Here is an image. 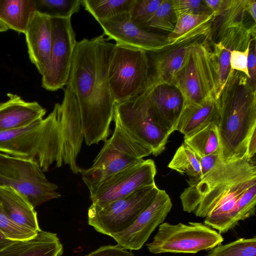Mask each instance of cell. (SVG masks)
<instances>
[{"label":"cell","instance_id":"obj_1","mask_svg":"<svg viewBox=\"0 0 256 256\" xmlns=\"http://www.w3.org/2000/svg\"><path fill=\"white\" fill-rule=\"evenodd\" d=\"M104 36L77 42L66 84L78 102L87 146L105 142L114 120L108 69L114 44Z\"/></svg>","mask_w":256,"mask_h":256},{"label":"cell","instance_id":"obj_2","mask_svg":"<svg viewBox=\"0 0 256 256\" xmlns=\"http://www.w3.org/2000/svg\"><path fill=\"white\" fill-rule=\"evenodd\" d=\"M188 183L180 196L183 210L205 218V224L225 233L238 202L256 185V158L220 161L200 178L190 179Z\"/></svg>","mask_w":256,"mask_h":256},{"label":"cell","instance_id":"obj_3","mask_svg":"<svg viewBox=\"0 0 256 256\" xmlns=\"http://www.w3.org/2000/svg\"><path fill=\"white\" fill-rule=\"evenodd\" d=\"M216 102L220 160L246 158L249 140L256 132V87L243 73L231 69Z\"/></svg>","mask_w":256,"mask_h":256},{"label":"cell","instance_id":"obj_4","mask_svg":"<svg viewBox=\"0 0 256 256\" xmlns=\"http://www.w3.org/2000/svg\"><path fill=\"white\" fill-rule=\"evenodd\" d=\"M60 104L45 118L14 130L0 132V152L30 160L44 172L64 164Z\"/></svg>","mask_w":256,"mask_h":256},{"label":"cell","instance_id":"obj_5","mask_svg":"<svg viewBox=\"0 0 256 256\" xmlns=\"http://www.w3.org/2000/svg\"><path fill=\"white\" fill-rule=\"evenodd\" d=\"M152 154V150L115 122L112 136L105 141L93 164L80 173L89 190L106 178Z\"/></svg>","mask_w":256,"mask_h":256},{"label":"cell","instance_id":"obj_6","mask_svg":"<svg viewBox=\"0 0 256 256\" xmlns=\"http://www.w3.org/2000/svg\"><path fill=\"white\" fill-rule=\"evenodd\" d=\"M218 62L208 42L196 46L187 56L172 85L180 92L183 106L216 98Z\"/></svg>","mask_w":256,"mask_h":256},{"label":"cell","instance_id":"obj_7","mask_svg":"<svg viewBox=\"0 0 256 256\" xmlns=\"http://www.w3.org/2000/svg\"><path fill=\"white\" fill-rule=\"evenodd\" d=\"M212 21L198 26L163 46L158 51L146 52L149 74L140 93L146 92L162 84L172 85L187 56L197 45L211 38Z\"/></svg>","mask_w":256,"mask_h":256},{"label":"cell","instance_id":"obj_8","mask_svg":"<svg viewBox=\"0 0 256 256\" xmlns=\"http://www.w3.org/2000/svg\"><path fill=\"white\" fill-rule=\"evenodd\" d=\"M149 69L146 51L114 44L109 62L108 77L116 104L128 101L141 92L148 79Z\"/></svg>","mask_w":256,"mask_h":256},{"label":"cell","instance_id":"obj_9","mask_svg":"<svg viewBox=\"0 0 256 256\" xmlns=\"http://www.w3.org/2000/svg\"><path fill=\"white\" fill-rule=\"evenodd\" d=\"M0 186L22 194L34 208L61 195L39 166L30 160L0 152Z\"/></svg>","mask_w":256,"mask_h":256},{"label":"cell","instance_id":"obj_10","mask_svg":"<svg viewBox=\"0 0 256 256\" xmlns=\"http://www.w3.org/2000/svg\"><path fill=\"white\" fill-rule=\"evenodd\" d=\"M158 190L155 184L104 205L92 204L88 209V223L97 232L110 236L122 232L152 202Z\"/></svg>","mask_w":256,"mask_h":256},{"label":"cell","instance_id":"obj_11","mask_svg":"<svg viewBox=\"0 0 256 256\" xmlns=\"http://www.w3.org/2000/svg\"><path fill=\"white\" fill-rule=\"evenodd\" d=\"M221 234L208 226L198 222L176 224L163 222L152 241L147 244L150 252L196 254L210 250L222 244Z\"/></svg>","mask_w":256,"mask_h":256},{"label":"cell","instance_id":"obj_12","mask_svg":"<svg viewBox=\"0 0 256 256\" xmlns=\"http://www.w3.org/2000/svg\"><path fill=\"white\" fill-rule=\"evenodd\" d=\"M51 21L50 54L41 74L42 86L48 90L56 91L67 84L77 42L71 18H51Z\"/></svg>","mask_w":256,"mask_h":256},{"label":"cell","instance_id":"obj_13","mask_svg":"<svg viewBox=\"0 0 256 256\" xmlns=\"http://www.w3.org/2000/svg\"><path fill=\"white\" fill-rule=\"evenodd\" d=\"M156 172L153 160H142L106 178L90 190L92 204L104 205L155 184Z\"/></svg>","mask_w":256,"mask_h":256},{"label":"cell","instance_id":"obj_14","mask_svg":"<svg viewBox=\"0 0 256 256\" xmlns=\"http://www.w3.org/2000/svg\"><path fill=\"white\" fill-rule=\"evenodd\" d=\"M114 120L156 156L164 150L170 135L157 126L149 115L146 101L132 98L116 104Z\"/></svg>","mask_w":256,"mask_h":256},{"label":"cell","instance_id":"obj_15","mask_svg":"<svg viewBox=\"0 0 256 256\" xmlns=\"http://www.w3.org/2000/svg\"><path fill=\"white\" fill-rule=\"evenodd\" d=\"M172 202L164 190L159 189L152 202L124 231L112 235L118 245L126 250H140L156 228L163 222L171 210Z\"/></svg>","mask_w":256,"mask_h":256},{"label":"cell","instance_id":"obj_16","mask_svg":"<svg viewBox=\"0 0 256 256\" xmlns=\"http://www.w3.org/2000/svg\"><path fill=\"white\" fill-rule=\"evenodd\" d=\"M99 24L107 38L118 44L156 52L168 42L167 36L150 32L134 23L129 12L120 14Z\"/></svg>","mask_w":256,"mask_h":256},{"label":"cell","instance_id":"obj_17","mask_svg":"<svg viewBox=\"0 0 256 256\" xmlns=\"http://www.w3.org/2000/svg\"><path fill=\"white\" fill-rule=\"evenodd\" d=\"M146 102L154 122L170 136L175 131L183 106V98L174 86L162 84L134 98Z\"/></svg>","mask_w":256,"mask_h":256},{"label":"cell","instance_id":"obj_18","mask_svg":"<svg viewBox=\"0 0 256 256\" xmlns=\"http://www.w3.org/2000/svg\"><path fill=\"white\" fill-rule=\"evenodd\" d=\"M60 104L64 164L68 165L73 173H81L84 168L77 164L76 159L84 139L82 118L76 98L68 86L64 89Z\"/></svg>","mask_w":256,"mask_h":256},{"label":"cell","instance_id":"obj_19","mask_svg":"<svg viewBox=\"0 0 256 256\" xmlns=\"http://www.w3.org/2000/svg\"><path fill=\"white\" fill-rule=\"evenodd\" d=\"M256 27V26H255ZM255 27L250 29L243 24L228 26L220 33V40L214 44V53L218 62V76L216 85V100L224 88L231 70L230 54L233 50H244L255 34Z\"/></svg>","mask_w":256,"mask_h":256},{"label":"cell","instance_id":"obj_20","mask_svg":"<svg viewBox=\"0 0 256 256\" xmlns=\"http://www.w3.org/2000/svg\"><path fill=\"white\" fill-rule=\"evenodd\" d=\"M24 34L30 59L42 74L50 56L52 42L51 18L36 10Z\"/></svg>","mask_w":256,"mask_h":256},{"label":"cell","instance_id":"obj_21","mask_svg":"<svg viewBox=\"0 0 256 256\" xmlns=\"http://www.w3.org/2000/svg\"><path fill=\"white\" fill-rule=\"evenodd\" d=\"M8 100L0 103V132L14 130L43 118L46 110L38 102H28L8 93Z\"/></svg>","mask_w":256,"mask_h":256},{"label":"cell","instance_id":"obj_22","mask_svg":"<svg viewBox=\"0 0 256 256\" xmlns=\"http://www.w3.org/2000/svg\"><path fill=\"white\" fill-rule=\"evenodd\" d=\"M62 254L57 234L41 229L34 237L15 240L0 250V256H61Z\"/></svg>","mask_w":256,"mask_h":256},{"label":"cell","instance_id":"obj_23","mask_svg":"<svg viewBox=\"0 0 256 256\" xmlns=\"http://www.w3.org/2000/svg\"><path fill=\"white\" fill-rule=\"evenodd\" d=\"M218 110L215 98L194 104L184 106L175 130L188 136L210 122L218 124Z\"/></svg>","mask_w":256,"mask_h":256},{"label":"cell","instance_id":"obj_24","mask_svg":"<svg viewBox=\"0 0 256 256\" xmlns=\"http://www.w3.org/2000/svg\"><path fill=\"white\" fill-rule=\"evenodd\" d=\"M0 205L6 214L18 224L38 232L37 213L28 200L18 191L0 186Z\"/></svg>","mask_w":256,"mask_h":256},{"label":"cell","instance_id":"obj_25","mask_svg":"<svg viewBox=\"0 0 256 256\" xmlns=\"http://www.w3.org/2000/svg\"><path fill=\"white\" fill-rule=\"evenodd\" d=\"M36 11V0H0V21L18 33L25 34Z\"/></svg>","mask_w":256,"mask_h":256},{"label":"cell","instance_id":"obj_26","mask_svg":"<svg viewBox=\"0 0 256 256\" xmlns=\"http://www.w3.org/2000/svg\"><path fill=\"white\" fill-rule=\"evenodd\" d=\"M184 143L196 154L204 156L220 152V141L217 124L210 122L188 136Z\"/></svg>","mask_w":256,"mask_h":256},{"label":"cell","instance_id":"obj_27","mask_svg":"<svg viewBox=\"0 0 256 256\" xmlns=\"http://www.w3.org/2000/svg\"><path fill=\"white\" fill-rule=\"evenodd\" d=\"M135 0H82V5L99 23L129 12Z\"/></svg>","mask_w":256,"mask_h":256},{"label":"cell","instance_id":"obj_28","mask_svg":"<svg viewBox=\"0 0 256 256\" xmlns=\"http://www.w3.org/2000/svg\"><path fill=\"white\" fill-rule=\"evenodd\" d=\"M168 167L182 174H186L190 179L202 178L200 166L196 155L184 142L176 150Z\"/></svg>","mask_w":256,"mask_h":256},{"label":"cell","instance_id":"obj_29","mask_svg":"<svg viewBox=\"0 0 256 256\" xmlns=\"http://www.w3.org/2000/svg\"><path fill=\"white\" fill-rule=\"evenodd\" d=\"M36 10L50 18H71L78 13L82 0H36Z\"/></svg>","mask_w":256,"mask_h":256},{"label":"cell","instance_id":"obj_30","mask_svg":"<svg viewBox=\"0 0 256 256\" xmlns=\"http://www.w3.org/2000/svg\"><path fill=\"white\" fill-rule=\"evenodd\" d=\"M256 185L248 190L238 202L225 228V232L234 228L238 222L255 214Z\"/></svg>","mask_w":256,"mask_h":256},{"label":"cell","instance_id":"obj_31","mask_svg":"<svg viewBox=\"0 0 256 256\" xmlns=\"http://www.w3.org/2000/svg\"><path fill=\"white\" fill-rule=\"evenodd\" d=\"M206 256H256V238H240L210 249Z\"/></svg>","mask_w":256,"mask_h":256},{"label":"cell","instance_id":"obj_32","mask_svg":"<svg viewBox=\"0 0 256 256\" xmlns=\"http://www.w3.org/2000/svg\"><path fill=\"white\" fill-rule=\"evenodd\" d=\"M216 16L214 13L185 14L178 16L174 30L167 36L168 42L178 38L200 25L214 21Z\"/></svg>","mask_w":256,"mask_h":256},{"label":"cell","instance_id":"obj_33","mask_svg":"<svg viewBox=\"0 0 256 256\" xmlns=\"http://www.w3.org/2000/svg\"><path fill=\"white\" fill-rule=\"evenodd\" d=\"M176 20L172 0H162L154 16L148 22L146 28H153L170 33L174 28Z\"/></svg>","mask_w":256,"mask_h":256},{"label":"cell","instance_id":"obj_34","mask_svg":"<svg viewBox=\"0 0 256 256\" xmlns=\"http://www.w3.org/2000/svg\"><path fill=\"white\" fill-rule=\"evenodd\" d=\"M162 0H135L129 12L131 20L148 30L146 25L160 6Z\"/></svg>","mask_w":256,"mask_h":256},{"label":"cell","instance_id":"obj_35","mask_svg":"<svg viewBox=\"0 0 256 256\" xmlns=\"http://www.w3.org/2000/svg\"><path fill=\"white\" fill-rule=\"evenodd\" d=\"M0 232L7 238L13 240L30 238L38 232L22 226L12 220L0 205Z\"/></svg>","mask_w":256,"mask_h":256},{"label":"cell","instance_id":"obj_36","mask_svg":"<svg viewBox=\"0 0 256 256\" xmlns=\"http://www.w3.org/2000/svg\"><path fill=\"white\" fill-rule=\"evenodd\" d=\"M176 16L185 14H211L204 0H172Z\"/></svg>","mask_w":256,"mask_h":256},{"label":"cell","instance_id":"obj_37","mask_svg":"<svg viewBox=\"0 0 256 256\" xmlns=\"http://www.w3.org/2000/svg\"><path fill=\"white\" fill-rule=\"evenodd\" d=\"M249 47L250 44L244 50H232L230 60V68L243 73L248 79L250 76L248 70V58Z\"/></svg>","mask_w":256,"mask_h":256},{"label":"cell","instance_id":"obj_38","mask_svg":"<svg viewBox=\"0 0 256 256\" xmlns=\"http://www.w3.org/2000/svg\"><path fill=\"white\" fill-rule=\"evenodd\" d=\"M131 252L118 245L101 246L86 256H134Z\"/></svg>","mask_w":256,"mask_h":256},{"label":"cell","instance_id":"obj_39","mask_svg":"<svg viewBox=\"0 0 256 256\" xmlns=\"http://www.w3.org/2000/svg\"><path fill=\"white\" fill-rule=\"evenodd\" d=\"M256 37L251 39L248 58V70L249 74L248 81L250 85L256 87Z\"/></svg>","mask_w":256,"mask_h":256},{"label":"cell","instance_id":"obj_40","mask_svg":"<svg viewBox=\"0 0 256 256\" xmlns=\"http://www.w3.org/2000/svg\"><path fill=\"white\" fill-rule=\"evenodd\" d=\"M196 155L200 166L202 177L221 161L218 153L212 154L204 156H199L196 154Z\"/></svg>","mask_w":256,"mask_h":256},{"label":"cell","instance_id":"obj_41","mask_svg":"<svg viewBox=\"0 0 256 256\" xmlns=\"http://www.w3.org/2000/svg\"><path fill=\"white\" fill-rule=\"evenodd\" d=\"M228 0H204V2L208 8L216 16H218L224 8Z\"/></svg>","mask_w":256,"mask_h":256},{"label":"cell","instance_id":"obj_42","mask_svg":"<svg viewBox=\"0 0 256 256\" xmlns=\"http://www.w3.org/2000/svg\"><path fill=\"white\" fill-rule=\"evenodd\" d=\"M244 10L250 14L254 22H256V1L255 0H245Z\"/></svg>","mask_w":256,"mask_h":256},{"label":"cell","instance_id":"obj_43","mask_svg":"<svg viewBox=\"0 0 256 256\" xmlns=\"http://www.w3.org/2000/svg\"><path fill=\"white\" fill-rule=\"evenodd\" d=\"M15 240H10L6 238L0 232V250L10 245Z\"/></svg>","mask_w":256,"mask_h":256},{"label":"cell","instance_id":"obj_44","mask_svg":"<svg viewBox=\"0 0 256 256\" xmlns=\"http://www.w3.org/2000/svg\"><path fill=\"white\" fill-rule=\"evenodd\" d=\"M8 28L0 21V32H4Z\"/></svg>","mask_w":256,"mask_h":256}]
</instances>
